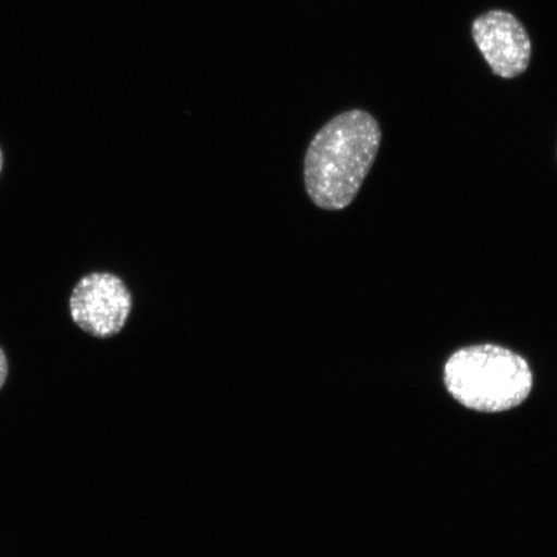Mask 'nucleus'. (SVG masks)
<instances>
[{
	"mask_svg": "<svg viewBox=\"0 0 557 557\" xmlns=\"http://www.w3.org/2000/svg\"><path fill=\"white\" fill-rule=\"evenodd\" d=\"M10 366L9 359H7V355L3 351V348L0 347V389L4 386L7 377H9Z\"/></svg>",
	"mask_w": 557,
	"mask_h": 557,
	"instance_id": "nucleus-5",
	"label": "nucleus"
},
{
	"mask_svg": "<svg viewBox=\"0 0 557 557\" xmlns=\"http://www.w3.org/2000/svg\"><path fill=\"white\" fill-rule=\"evenodd\" d=\"M448 392L466 408L497 413L520 406L532 392L528 361L508 348L476 345L461 348L444 368Z\"/></svg>",
	"mask_w": 557,
	"mask_h": 557,
	"instance_id": "nucleus-2",
	"label": "nucleus"
},
{
	"mask_svg": "<svg viewBox=\"0 0 557 557\" xmlns=\"http://www.w3.org/2000/svg\"><path fill=\"white\" fill-rule=\"evenodd\" d=\"M375 117L363 110L339 114L324 125L306 151V191L325 211L350 206L363 185L381 145Z\"/></svg>",
	"mask_w": 557,
	"mask_h": 557,
	"instance_id": "nucleus-1",
	"label": "nucleus"
},
{
	"mask_svg": "<svg viewBox=\"0 0 557 557\" xmlns=\"http://www.w3.org/2000/svg\"><path fill=\"white\" fill-rule=\"evenodd\" d=\"M3 164H4L3 151H2V149H0V173H2V171H3Z\"/></svg>",
	"mask_w": 557,
	"mask_h": 557,
	"instance_id": "nucleus-6",
	"label": "nucleus"
},
{
	"mask_svg": "<svg viewBox=\"0 0 557 557\" xmlns=\"http://www.w3.org/2000/svg\"><path fill=\"white\" fill-rule=\"evenodd\" d=\"M134 299L120 276L90 273L76 283L69 299L70 315L83 332L96 338L121 333L131 315Z\"/></svg>",
	"mask_w": 557,
	"mask_h": 557,
	"instance_id": "nucleus-3",
	"label": "nucleus"
},
{
	"mask_svg": "<svg viewBox=\"0 0 557 557\" xmlns=\"http://www.w3.org/2000/svg\"><path fill=\"white\" fill-rule=\"evenodd\" d=\"M472 37L493 73L512 79L525 72L532 44L525 27L506 11H491L472 24Z\"/></svg>",
	"mask_w": 557,
	"mask_h": 557,
	"instance_id": "nucleus-4",
	"label": "nucleus"
}]
</instances>
